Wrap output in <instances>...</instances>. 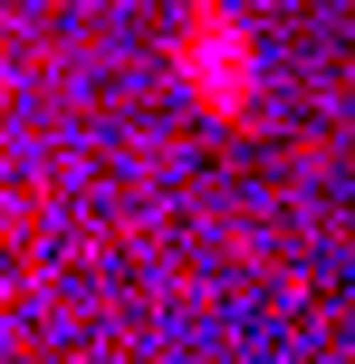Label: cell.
I'll return each mask as SVG.
<instances>
[{
  "instance_id": "obj_1",
  "label": "cell",
  "mask_w": 355,
  "mask_h": 364,
  "mask_svg": "<svg viewBox=\"0 0 355 364\" xmlns=\"http://www.w3.org/2000/svg\"><path fill=\"white\" fill-rule=\"evenodd\" d=\"M173 77H183V96L202 115L250 125V106H260V38H250V19L192 0V10H183V38H173Z\"/></svg>"
}]
</instances>
